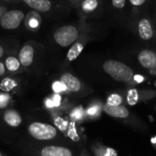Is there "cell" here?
<instances>
[{
  "label": "cell",
  "instance_id": "cell-5",
  "mask_svg": "<svg viewBox=\"0 0 156 156\" xmlns=\"http://www.w3.org/2000/svg\"><path fill=\"white\" fill-rule=\"evenodd\" d=\"M27 132L31 137L37 141H50L58 136V131L53 125L39 122L30 123Z\"/></svg>",
  "mask_w": 156,
  "mask_h": 156
},
{
  "label": "cell",
  "instance_id": "cell-21",
  "mask_svg": "<svg viewBox=\"0 0 156 156\" xmlns=\"http://www.w3.org/2000/svg\"><path fill=\"white\" fill-rule=\"evenodd\" d=\"M128 0H111V5L115 10H122L125 8Z\"/></svg>",
  "mask_w": 156,
  "mask_h": 156
},
{
  "label": "cell",
  "instance_id": "cell-25",
  "mask_svg": "<svg viewBox=\"0 0 156 156\" xmlns=\"http://www.w3.org/2000/svg\"><path fill=\"white\" fill-rule=\"evenodd\" d=\"M81 1H82V0H67V2L69 3V5L70 6H72L73 8H75Z\"/></svg>",
  "mask_w": 156,
  "mask_h": 156
},
{
  "label": "cell",
  "instance_id": "cell-27",
  "mask_svg": "<svg viewBox=\"0 0 156 156\" xmlns=\"http://www.w3.org/2000/svg\"><path fill=\"white\" fill-rule=\"evenodd\" d=\"M133 80H134L136 82L140 83V82H142V81L144 80V78H143L141 75H135V76L133 77Z\"/></svg>",
  "mask_w": 156,
  "mask_h": 156
},
{
  "label": "cell",
  "instance_id": "cell-9",
  "mask_svg": "<svg viewBox=\"0 0 156 156\" xmlns=\"http://www.w3.org/2000/svg\"><path fill=\"white\" fill-rule=\"evenodd\" d=\"M91 39H92V37H91V33H90V27H89L80 36V37L73 45H71L69 48L68 52L65 57V62L70 63V62L74 61L75 59H77L79 58V56L81 54V52L83 51V49L85 48V47L87 46V44Z\"/></svg>",
  "mask_w": 156,
  "mask_h": 156
},
{
  "label": "cell",
  "instance_id": "cell-30",
  "mask_svg": "<svg viewBox=\"0 0 156 156\" xmlns=\"http://www.w3.org/2000/svg\"><path fill=\"white\" fill-rule=\"evenodd\" d=\"M155 17H156V16H155ZM154 26L156 27V18H155V21H154Z\"/></svg>",
  "mask_w": 156,
  "mask_h": 156
},
{
  "label": "cell",
  "instance_id": "cell-29",
  "mask_svg": "<svg viewBox=\"0 0 156 156\" xmlns=\"http://www.w3.org/2000/svg\"><path fill=\"white\" fill-rule=\"evenodd\" d=\"M151 142H152L153 144H156V136L155 137H153V138L151 139Z\"/></svg>",
  "mask_w": 156,
  "mask_h": 156
},
{
  "label": "cell",
  "instance_id": "cell-20",
  "mask_svg": "<svg viewBox=\"0 0 156 156\" xmlns=\"http://www.w3.org/2000/svg\"><path fill=\"white\" fill-rule=\"evenodd\" d=\"M139 100V95H138V91L135 89H132L128 91L127 94V102L129 103V105L133 106L138 102Z\"/></svg>",
  "mask_w": 156,
  "mask_h": 156
},
{
  "label": "cell",
  "instance_id": "cell-19",
  "mask_svg": "<svg viewBox=\"0 0 156 156\" xmlns=\"http://www.w3.org/2000/svg\"><path fill=\"white\" fill-rule=\"evenodd\" d=\"M122 98L121 95L117 94V93H113L112 95H110L107 99L106 101V105L109 106H118V105H122Z\"/></svg>",
  "mask_w": 156,
  "mask_h": 156
},
{
  "label": "cell",
  "instance_id": "cell-15",
  "mask_svg": "<svg viewBox=\"0 0 156 156\" xmlns=\"http://www.w3.org/2000/svg\"><path fill=\"white\" fill-rule=\"evenodd\" d=\"M104 112L114 118H121V119H125L128 118L130 112L128 111V109L122 105H118V106H109V105H105L103 108Z\"/></svg>",
  "mask_w": 156,
  "mask_h": 156
},
{
  "label": "cell",
  "instance_id": "cell-8",
  "mask_svg": "<svg viewBox=\"0 0 156 156\" xmlns=\"http://www.w3.org/2000/svg\"><path fill=\"white\" fill-rule=\"evenodd\" d=\"M58 0H19L29 9L40 13L50 15L61 8V5L58 4Z\"/></svg>",
  "mask_w": 156,
  "mask_h": 156
},
{
  "label": "cell",
  "instance_id": "cell-17",
  "mask_svg": "<svg viewBox=\"0 0 156 156\" xmlns=\"http://www.w3.org/2000/svg\"><path fill=\"white\" fill-rule=\"evenodd\" d=\"M40 23H41V18H40L38 13L31 10L28 14H27L24 24L28 29H30V30L37 29Z\"/></svg>",
  "mask_w": 156,
  "mask_h": 156
},
{
  "label": "cell",
  "instance_id": "cell-2",
  "mask_svg": "<svg viewBox=\"0 0 156 156\" xmlns=\"http://www.w3.org/2000/svg\"><path fill=\"white\" fill-rule=\"evenodd\" d=\"M44 46L39 42L34 40L25 42L17 51V58L22 68L24 69L32 68L38 60V58L44 54Z\"/></svg>",
  "mask_w": 156,
  "mask_h": 156
},
{
  "label": "cell",
  "instance_id": "cell-24",
  "mask_svg": "<svg viewBox=\"0 0 156 156\" xmlns=\"http://www.w3.org/2000/svg\"><path fill=\"white\" fill-rule=\"evenodd\" d=\"M6 73H7V71H6V69L5 67L4 61L3 60H0V78L3 77V76H5Z\"/></svg>",
  "mask_w": 156,
  "mask_h": 156
},
{
  "label": "cell",
  "instance_id": "cell-28",
  "mask_svg": "<svg viewBox=\"0 0 156 156\" xmlns=\"http://www.w3.org/2000/svg\"><path fill=\"white\" fill-rule=\"evenodd\" d=\"M1 2H5V3H16L18 2L19 0H0Z\"/></svg>",
  "mask_w": 156,
  "mask_h": 156
},
{
  "label": "cell",
  "instance_id": "cell-14",
  "mask_svg": "<svg viewBox=\"0 0 156 156\" xmlns=\"http://www.w3.org/2000/svg\"><path fill=\"white\" fill-rule=\"evenodd\" d=\"M4 121L5 122L13 128L19 127L22 123V116L16 110H7L4 113Z\"/></svg>",
  "mask_w": 156,
  "mask_h": 156
},
{
  "label": "cell",
  "instance_id": "cell-31",
  "mask_svg": "<svg viewBox=\"0 0 156 156\" xmlns=\"http://www.w3.org/2000/svg\"><path fill=\"white\" fill-rule=\"evenodd\" d=\"M0 156H4V155H3V154H2L1 152H0Z\"/></svg>",
  "mask_w": 156,
  "mask_h": 156
},
{
  "label": "cell",
  "instance_id": "cell-32",
  "mask_svg": "<svg viewBox=\"0 0 156 156\" xmlns=\"http://www.w3.org/2000/svg\"><path fill=\"white\" fill-rule=\"evenodd\" d=\"M149 1H150V0H149Z\"/></svg>",
  "mask_w": 156,
  "mask_h": 156
},
{
  "label": "cell",
  "instance_id": "cell-1",
  "mask_svg": "<svg viewBox=\"0 0 156 156\" xmlns=\"http://www.w3.org/2000/svg\"><path fill=\"white\" fill-rule=\"evenodd\" d=\"M89 27L90 26L82 19L76 24H65L53 31L52 40L56 46L61 48H69Z\"/></svg>",
  "mask_w": 156,
  "mask_h": 156
},
{
  "label": "cell",
  "instance_id": "cell-22",
  "mask_svg": "<svg viewBox=\"0 0 156 156\" xmlns=\"http://www.w3.org/2000/svg\"><path fill=\"white\" fill-rule=\"evenodd\" d=\"M99 156H118L117 152L113 149V148H110V147H106L103 148V150L101 151V154H98Z\"/></svg>",
  "mask_w": 156,
  "mask_h": 156
},
{
  "label": "cell",
  "instance_id": "cell-18",
  "mask_svg": "<svg viewBox=\"0 0 156 156\" xmlns=\"http://www.w3.org/2000/svg\"><path fill=\"white\" fill-rule=\"evenodd\" d=\"M147 1L148 0H128L129 5L132 7V11L135 15H137L142 10V8L144 7Z\"/></svg>",
  "mask_w": 156,
  "mask_h": 156
},
{
  "label": "cell",
  "instance_id": "cell-23",
  "mask_svg": "<svg viewBox=\"0 0 156 156\" xmlns=\"http://www.w3.org/2000/svg\"><path fill=\"white\" fill-rule=\"evenodd\" d=\"M100 112V108L98 106H93V107H90L89 110H88V113L90 115H96Z\"/></svg>",
  "mask_w": 156,
  "mask_h": 156
},
{
  "label": "cell",
  "instance_id": "cell-7",
  "mask_svg": "<svg viewBox=\"0 0 156 156\" xmlns=\"http://www.w3.org/2000/svg\"><path fill=\"white\" fill-rule=\"evenodd\" d=\"M103 6V0H82L74 9L78 12L80 19L87 20L88 18L99 16Z\"/></svg>",
  "mask_w": 156,
  "mask_h": 156
},
{
  "label": "cell",
  "instance_id": "cell-26",
  "mask_svg": "<svg viewBox=\"0 0 156 156\" xmlns=\"http://www.w3.org/2000/svg\"><path fill=\"white\" fill-rule=\"evenodd\" d=\"M8 9V7L5 5H4V4H1L0 3V18H1V16H2V15Z\"/></svg>",
  "mask_w": 156,
  "mask_h": 156
},
{
  "label": "cell",
  "instance_id": "cell-3",
  "mask_svg": "<svg viewBox=\"0 0 156 156\" xmlns=\"http://www.w3.org/2000/svg\"><path fill=\"white\" fill-rule=\"evenodd\" d=\"M103 70L113 80L122 82H129L134 77L133 70L122 61L115 59L106 60L102 65Z\"/></svg>",
  "mask_w": 156,
  "mask_h": 156
},
{
  "label": "cell",
  "instance_id": "cell-6",
  "mask_svg": "<svg viewBox=\"0 0 156 156\" xmlns=\"http://www.w3.org/2000/svg\"><path fill=\"white\" fill-rule=\"evenodd\" d=\"M135 31L137 37L145 42L156 39V27L154 21L146 15L138 16L135 25Z\"/></svg>",
  "mask_w": 156,
  "mask_h": 156
},
{
  "label": "cell",
  "instance_id": "cell-10",
  "mask_svg": "<svg viewBox=\"0 0 156 156\" xmlns=\"http://www.w3.org/2000/svg\"><path fill=\"white\" fill-rule=\"evenodd\" d=\"M60 83L70 92H79L81 90V81L72 73L64 72L59 77Z\"/></svg>",
  "mask_w": 156,
  "mask_h": 156
},
{
  "label": "cell",
  "instance_id": "cell-4",
  "mask_svg": "<svg viewBox=\"0 0 156 156\" xmlns=\"http://www.w3.org/2000/svg\"><path fill=\"white\" fill-rule=\"evenodd\" d=\"M26 16L23 9L8 8L0 18V27L5 30H16L24 24Z\"/></svg>",
  "mask_w": 156,
  "mask_h": 156
},
{
  "label": "cell",
  "instance_id": "cell-12",
  "mask_svg": "<svg viewBox=\"0 0 156 156\" xmlns=\"http://www.w3.org/2000/svg\"><path fill=\"white\" fill-rule=\"evenodd\" d=\"M3 61H4V64H5V67L7 72L11 73V74H17V73L22 72L23 68L20 64L18 58H17V53H16V52L7 55L4 58Z\"/></svg>",
  "mask_w": 156,
  "mask_h": 156
},
{
  "label": "cell",
  "instance_id": "cell-16",
  "mask_svg": "<svg viewBox=\"0 0 156 156\" xmlns=\"http://www.w3.org/2000/svg\"><path fill=\"white\" fill-rule=\"evenodd\" d=\"M17 46L18 45L16 41L0 40V60L5 58L9 54L15 53Z\"/></svg>",
  "mask_w": 156,
  "mask_h": 156
},
{
  "label": "cell",
  "instance_id": "cell-11",
  "mask_svg": "<svg viewBox=\"0 0 156 156\" xmlns=\"http://www.w3.org/2000/svg\"><path fill=\"white\" fill-rule=\"evenodd\" d=\"M137 58L142 67L147 69H156V52L152 49H142L138 55Z\"/></svg>",
  "mask_w": 156,
  "mask_h": 156
},
{
  "label": "cell",
  "instance_id": "cell-13",
  "mask_svg": "<svg viewBox=\"0 0 156 156\" xmlns=\"http://www.w3.org/2000/svg\"><path fill=\"white\" fill-rule=\"evenodd\" d=\"M40 156H73V154L67 147L48 145L41 149Z\"/></svg>",
  "mask_w": 156,
  "mask_h": 156
}]
</instances>
